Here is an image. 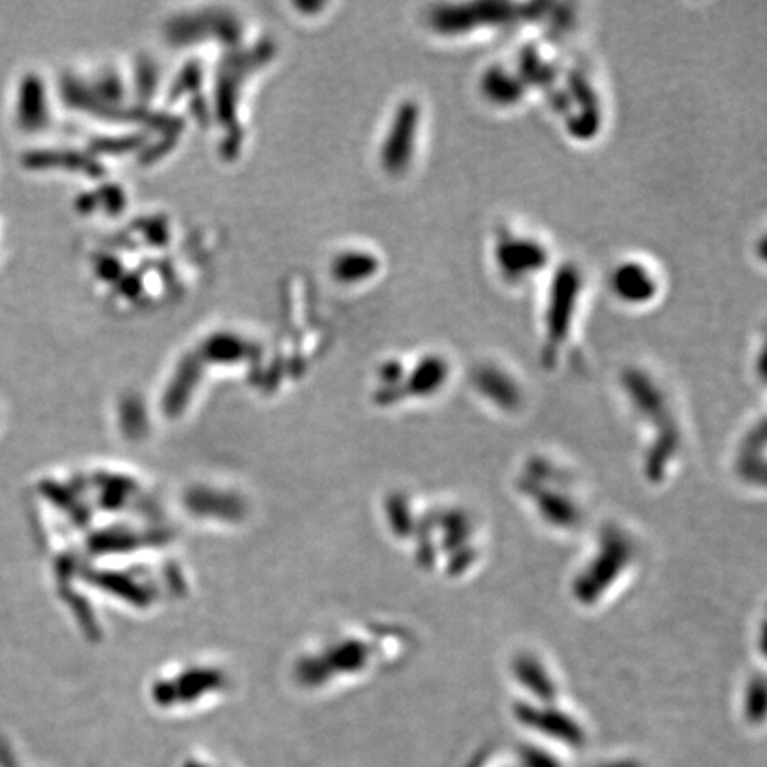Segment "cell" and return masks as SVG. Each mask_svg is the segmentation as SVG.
Segmentation results:
<instances>
[{"mask_svg": "<svg viewBox=\"0 0 767 767\" xmlns=\"http://www.w3.org/2000/svg\"><path fill=\"white\" fill-rule=\"evenodd\" d=\"M544 4H514L498 0L439 4L430 13V27L441 38H462L487 29H507L537 16Z\"/></svg>", "mask_w": 767, "mask_h": 767, "instance_id": "cell-1", "label": "cell"}, {"mask_svg": "<svg viewBox=\"0 0 767 767\" xmlns=\"http://www.w3.org/2000/svg\"><path fill=\"white\" fill-rule=\"evenodd\" d=\"M583 293V276L574 263H563L554 272L544 306V359L554 361L560 348L569 340L578 317Z\"/></svg>", "mask_w": 767, "mask_h": 767, "instance_id": "cell-2", "label": "cell"}, {"mask_svg": "<svg viewBox=\"0 0 767 767\" xmlns=\"http://www.w3.org/2000/svg\"><path fill=\"white\" fill-rule=\"evenodd\" d=\"M492 258L499 276L512 285L537 276L549 263V253L540 240L512 231H499L494 240Z\"/></svg>", "mask_w": 767, "mask_h": 767, "instance_id": "cell-3", "label": "cell"}, {"mask_svg": "<svg viewBox=\"0 0 767 767\" xmlns=\"http://www.w3.org/2000/svg\"><path fill=\"white\" fill-rule=\"evenodd\" d=\"M611 290L629 306H643L654 301L657 279L654 272L641 261H622L609 279Z\"/></svg>", "mask_w": 767, "mask_h": 767, "instance_id": "cell-4", "label": "cell"}, {"mask_svg": "<svg viewBox=\"0 0 767 767\" xmlns=\"http://www.w3.org/2000/svg\"><path fill=\"white\" fill-rule=\"evenodd\" d=\"M480 91L483 100L492 103L494 107H514L521 102L526 93V84L521 75L508 70L501 64L487 68L480 77Z\"/></svg>", "mask_w": 767, "mask_h": 767, "instance_id": "cell-5", "label": "cell"}, {"mask_svg": "<svg viewBox=\"0 0 767 767\" xmlns=\"http://www.w3.org/2000/svg\"><path fill=\"white\" fill-rule=\"evenodd\" d=\"M395 130L391 134L389 160L393 167H404L411 160L418 128H420V107L416 103H407L396 118Z\"/></svg>", "mask_w": 767, "mask_h": 767, "instance_id": "cell-6", "label": "cell"}]
</instances>
